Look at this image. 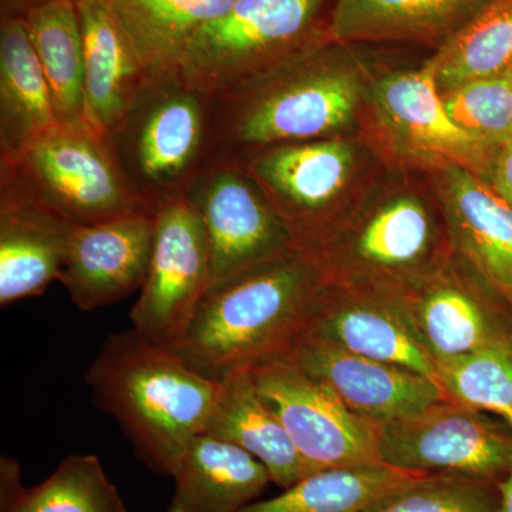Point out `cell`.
<instances>
[{
	"label": "cell",
	"mask_w": 512,
	"mask_h": 512,
	"mask_svg": "<svg viewBox=\"0 0 512 512\" xmlns=\"http://www.w3.org/2000/svg\"><path fill=\"white\" fill-rule=\"evenodd\" d=\"M440 92L512 67V0H490L430 59Z\"/></svg>",
	"instance_id": "cell-29"
},
{
	"label": "cell",
	"mask_w": 512,
	"mask_h": 512,
	"mask_svg": "<svg viewBox=\"0 0 512 512\" xmlns=\"http://www.w3.org/2000/svg\"><path fill=\"white\" fill-rule=\"evenodd\" d=\"M83 37L84 123L113 136L148 82L109 0H77Z\"/></svg>",
	"instance_id": "cell-20"
},
{
	"label": "cell",
	"mask_w": 512,
	"mask_h": 512,
	"mask_svg": "<svg viewBox=\"0 0 512 512\" xmlns=\"http://www.w3.org/2000/svg\"><path fill=\"white\" fill-rule=\"evenodd\" d=\"M325 0H235L192 37L180 76L212 101L232 99L298 55Z\"/></svg>",
	"instance_id": "cell-5"
},
{
	"label": "cell",
	"mask_w": 512,
	"mask_h": 512,
	"mask_svg": "<svg viewBox=\"0 0 512 512\" xmlns=\"http://www.w3.org/2000/svg\"><path fill=\"white\" fill-rule=\"evenodd\" d=\"M498 481L437 474L423 476L367 512H500Z\"/></svg>",
	"instance_id": "cell-32"
},
{
	"label": "cell",
	"mask_w": 512,
	"mask_h": 512,
	"mask_svg": "<svg viewBox=\"0 0 512 512\" xmlns=\"http://www.w3.org/2000/svg\"><path fill=\"white\" fill-rule=\"evenodd\" d=\"M256 390L278 417L308 473L380 464L375 423L349 412L289 357L249 370Z\"/></svg>",
	"instance_id": "cell-11"
},
{
	"label": "cell",
	"mask_w": 512,
	"mask_h": 512,
	"mask_svg": "<svg viewBox=\"0 0 512 512\" xmlns=\"http://www.w3.org/2000/svg\"><path fill=\"white\" fill-rule=\"evenodd\" d=\"M494 190L512 205V141L495 154L490 180Z\"/></svg>",
	"instance_id": "cell-33"
},
{
	"label": "cell",
	"mask_w": 512,
	"mask_h": 512,
	"mask_svg": "<svg viewBox=\"0 0 512 512\" xmlns=\"http://www.w3.org/2000/svg\"><path fill=\"white\" fill-rule=\"evenodd\" d=\"M185 198L207 234L210 288L298 248L281 215L238 161L222 158L202 167Z\"/></svg>",
	"instance_id": "cell-10"
},
{
	"label": "cell",
	"mask_w": 512,
	"mask_h": 512,
	"mask_svg": "<svg viewBox=\"0 0 512 512\" xmlns=\"http://www.w3.org/2000/svg\"><path fill=\"white\" fill-rule=\"evenodd\" d=\"M23 19L49 84L57 121L63 126L84 123L83 37L76 3H47Z\"/></svg>",
	"instance_id": "cell-28"
},
{
	"label": "cell",
	"mask_w": 512,
	"mask_h": 512,
	"mask_svg": "<svg viewBox=\"0 0 512 512\" xmlns=\"http://www.w3.org/2000/svg\"><path fill=\"white\" fill-rule=\"evenodd\" d=\"M444 106L471 136L494 150L512 141V67L441 93Z\"/></svg>",
	"instance_id": "cell-31"
},
{
	"label": "cell",
	"mask_w": 512,
	"mask_h": 512,
	"mask_svg": "<svg viewBox=\"0 0 512 512\" xmlns=\"http://www.w3.org/2000/svg\"><path fill=\"white\" fill-rule=\"evenodd\" d=\"M437 200L454 254L512 306V205L493 185L461 167L437 171Z\"/></svg>",
	"instance_id": "cell-18"
},
{
	"label": "cell",
	"mask_w": 512,
	"mask_h": 512,
	"mask_svg": "<svg viewBox=\"0 0 512 512\" xmlns=\"http://www.w3.org/2000/svg\"><path fill=\"white\" fill-rule=\"evenodd\" d=\"M490 0H336L326 36L339 45L441 40Z\"/></svg>",
	"instance_id": "cell-22"
},
{
	"label": "cell",
	"mask_w": 512,
	"mask_h": 512,
	"mask_svg": "<svg viewBox=\"0 0 512 512\" xmlns=\"http://www.w3.org/2000/svg\"><path fill=\"white\" fill-rule=\"evenodd\" d=\"M86 383L94 404L116 419L137 457L167 476L207 431L222 389V382L200 375L175 350L133 328L107 338Z\"/></svg>",
	"instance_id": "cell-2"
},
{
	"label": "cell",
	"mask_w": 512,
	"mask_h": 512,
	"mask_svg": "<svg viewBox=\"0 0 512 512\" xmlns=\"http://www.w3.org/2000/svg\"><path fill=\"white\" fill-rule=\"evenodd\" d=\"M420 477L383 464L318 471L239 512H367Z\"/></svg>",
	"instance_id": "cell-27"
},
{
	"label": "cell",
	"mask_w": 512,
	"mask_h": 512,
	"mask_svg": "<svg viewBox=\"0 0 512 512\" xmlns=\"http://www.w3.org/2000/svg\"><path fill=\"white\" fill-rule=\"evenodd\" d=\"M453 402L493 414L512 429V340L437 365Z\"/></svg>",
	"instance_id": "cell-30"
},
{
	"label": "cell",
	"mask_w": 512,
	"mask_h": 512,
	"mask_svg": "<svg viewBox=\"0 0 512 512\" xmlns=\"http://www.w3.org/2000/svg\"><path fill=\"white\" fill-rule=\"evenodd\" d=\"M244 167L281 215L296 247L318 258L353 204L356 147L345 138L255 148Z\"/></svg>",
	"instance_id": "cell-8"
},
{
	"label": "cell",
	"mask_w": 512,
	"mask_h": 512,
	"mask_svg": "<svg viewBox=\"0 0 512 512\" xmlns=\"http://www.w3.org/2000/svg\"><path fill=\"white\" fill-rule=\"evenodd\" d=\"M148 80L180 73L192 37L235 0H109Z\"/></svg>",
	"instance_id": "cell-25"
},
{
	"label": "cell",
	"mask_w": 512,
	"mask_h": 512,
	"mask_svg": "<svg viewBox=\"0 0 512 512\" xmlns=\"http://www.w3.org/2000/svg\"><path fill=\"white\" fill-rule=\"evenodd\" d=\"M305 332L356 355L404 367L439 382L437 363L424 348L399 293L326 282Z\"/></svg>",
	"instance_id": "cell-15"
},
{
	"label": "cell",
	"mask_w": 512,
	"mask_h": 512,
	"mask_svg": "<svg viewBox=\"0 0 512 512\" xmlns=\"http://www.w3.org/2000/svg\"><path fill=\"white\" fill-rule=\"evenodd\" d=\"M342 47L325 32L262 82L218 101L229 106L228 140L255 150L338 137L363 97L362 73Z\"/></svg>",
	"instance_id": "cell-4"
},
{
	"label": "cell",
	"mask_w": 512,
	"mask_h": 512,
	"mask_svg": "<svg viewBox=\"0 0 512 512\" xmlns=\"http://www.w3.org/2000/svg\"><path fill=\"white\" fill-rule=\"evenodd\" d=\"M325 284L318 261L293 248L211 286L173 350L217 382L284 356L305 332Z\"/></svg>",
	"instance_id": "cell-1"
},
{
	"label": "cell",
	"mask_w": 512,
	"mask_h": 512,
	"mask_svg": "<svg viewBox=\"0 0 512 512\" xmlns=\"http://www.w3.org/2000/svg\"><path fill=\"white\" fill-rule=\"evenodd\" d=\"M72 222L0 183V305L42 295L59 281Z\"/></svg>",
	"instance_id": "cell-19"
},
{
	"label": "cell",
	"mask_w": 512,
	"mask_h": 512,
	"mask_svg": "<svg viewBox=\"0 0 512 512\" xmlns=\"http://www.w3.org/2000/svg\"><path fill=\"white\" fill-rule=\"evenodd\" d=\"M57 0H0V15L2 18H25L30 10L47 5ZM76 3L77 0H72Z\"/></svg>",
	"instance_id": "cell-34"
},
{
	"label": "cell",
	"mask_w": 512,
	"mask_h": 512,
	"mask_svg": "<svg viewBox=\"0 0 512 512\" xmlns=\"http://www.w3.org/2000/svg\"><path fill=\"white\" fill-rule=\"evenodd\" d=\"M154 242V212L77 225L59 281L80 311H94L141 291Z\"/></svg>",
	"instance_id": "cell-17"
},
{
	"label": "cell",
	"mask_w": 512,
	"mask_h": 512,
	"mask_svg": "<svg viewBox=\"0 0 512 512\" xmlns=\"http://www.w3.org/2000/svg\"><path fill=\"white\" fill-rule=\"evenodd\" d=\"M286 357L362 419H402L448 399L436 380L404 367L356 355L303 332Z\"/></svg>",
	"instance_id": "cell-16"
},
{
	"label": "cell",
	"mask_w": 512,
	"mask_h": 512,
	"mask_svg": "<svg viewBox=\"0 0 512 512\" xmlns=\"http://www.w3.org/2000/svg\"><path fill=\"white\" fill-rule=\"evenodd\" d=\"M59 126L23 18L0 20V158L18 154Z\"/></svg>",
	"instance_id": "cell-24"
},
{
	"label": "cell",
	"mask_w": 512,
	"mask_h": 512,
	"mask_svg": "<svg viewBox=\"0 0 512 512\" xmlns=\"http://www.w3.org/2000/svg\"><path fill=\"white\" fill-rule=\"evenodd\" d=\"M403 296L437 365L512 340L510 302L454 252L439 271Z\"/></svg>",
	"instance_id": "cell-14"
},
{
	"label": "cell",
	"mask_w": 512,
	"mask_h": 512,
	"mask_svg": "<svg viewBox=\"0 0 512 512\" xmlns=\"http://www.w3.org/2000/svg\"><path fill=\"white\" fill-rule=\"evenodd\" d=\"M370 103L400 156L429 170L461 167L490 180L497 150L471 136L448 114L430 60L419 70L377 80L370 89Z\"/></svg>",
	"instance_id": "cell-13"
},
{
	"label": "cell",
	"mask_w": 512,
	"mask_h": 512,
	"mask_svg": "<svg viewBox=\"0 0 512 512\" xmlns=\"http://www.w3.org/2000/svg\"><path fill=\"white\" fill-rule=\"evenodd\" d=\"M0 183L73 225L154 212L128 180L110 140L86 123L59 124L15 156L0 158Z\"/></svg>",
	"instance_id": "cell-6"
},
{
	"label": "cell",
	"mask_w": 512,
	"mask_h": 512,
	"mask_svg": "<svg viewBox=\"0 0 512 512\" xmlns=\"http://www.w3.org/2000/svg\"><path fill=\"white\" fill-rule=\"evenodd\" d=\"M205 434L247 451L282 490L309 476L285 427L259 396L249 370L222 380Z\"/></svg>",
	"instance_id": "cell-23"
},
{
	"label": "cell",
	"mask_w": 512,
	"mask_h": 512,
	"mask_svg": "<svg viewBox=\"0 0 512 512\" xmlns=\"http://www.w3.org/2000/svg\"><path fill=\"white\" fill-rule=\"evenodd\" d=\"M212 103L180 73L148 80L110 137L128 180L154 212L185 195L200 173Z\"/></svg>",
	"instance_id": "cell-7"
},
{
	"label": "cell",
	"mask_w": 512,
	"mask_h": 512,
	"mask_svg": "<svg viewBox=\"0 0 512 512\" xmlns=\"http://www.w3.org/2000/svg\"><path fill=\"white\" fill-rule=\"evenodd\" d=\"M0 473V512H127L92 454L64 458L52 476L29 490L20 484L19 464L12 458L2 457Z\"/></svg>",
	"instance_id": "cell-26"
},
{
	"label": "cell",
	"mask_w": 512,
	"mask_h": 512,
	"mask_svg": "<svg viewBox=\"0 0 512 512\" xmlns=\"http://www.w3.org/2000/svg\"><path fill=\"white\" fill-rule=\"evenodd\" d=\"M211 284L210 248L185 195L158 205L146 282L130 312L131 328L174 349Z\"/></svg>",
	"instance_id": "cell-12"
},
{
	"label": "cell",
	"mask_w": 512,
	"mask_h": 512,
	"mask_svg": "<svg viewBox=\"0 0 512 512\" xmlns=\"http://www.w3.org/2000/svg\"><path fill=\"white\" fill-rule=\"evenodd\" d=\"M383 466L420 474H461L498 481L512 467V429L491 414L444 400L402 419L375 423Z\"/></svg>",
	"instance_id": "cell-9"
},
{
	"label": "cell",
	"mask_w": 512,
	"mask_h": 512,
	"mask_svg": "<svg viewBox=\"0 0 512 512\" xmlns=\"http://www.w3.org/2000/svg\"><path fill=\"white\" fill-rule=\"evenodd\" d=\"M498 485L501 495L500 512H512V467Z\"/></svg>",
	"instance_id": "cell-35"
},
{
	"label": "cell",
	"mask_w": 512,
	"mask_h": 512,
	"mask_svg": "<svg viewBox=\"0 0 512 512\" xmlns=\"http://www.w3.org/2000/svg\"><path fill=\"white\" fill-rule=\"evenodd\" d=\"M165 512H239L272 483L266 468L241 448L202 434L181 458Z\"/></svg>",
	"instance_id": "cell-21"
},
{
	"label": "cell",
	"mask_w": 512,
	"mask_h": 512,
	"mask_svg": "<svg viewBox=\"0 0 512 512\" xmlns=\"http://www.w3.org/2000/svg\"><path fill=\"white\" fill-rule=\"evenodd\" d=\"M451 255L439 200L394 188L355 202L316 261L329 284L406 295Z\"/></svg>",
	"instance_id": "cell-3"
}]
</instances>
